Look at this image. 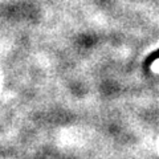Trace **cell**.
Returning a JSON list of instances; mask_svg holds the SVG:
<instances>
[{
    "mask_svg": "<svg viewBox=\"0 0 159 159\" xmlns=\"http://www.w3.org/2000/svg\"><path fill=\"white\" fill-rule=\"evenodd\" d=\"M157 58H159V49H158V51H155V52H154V53L151 54L150 58H147V64L150 65V64H151L152 61H155Z\"/></svg>",
    "mask_w": 159,
    "mask_h": 159,
    "instance_id": "1",
    "label": "cell"
}]
</instances>
